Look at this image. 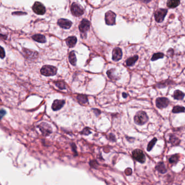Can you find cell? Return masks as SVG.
I'll return each instance as SVG.
<instances>
[{
    "instance_id": "1",
    "label": "cell",
    "mask_w": 185,
    "mask_h": 185,
    "mask_svg": "<svg viewBox=\"0 0 185 185\" xmlns=\"http://www.w3.org/2000/svg\"><path fill=\"white\" fill-rule=\"evenodd\" d=\"M134 120L136 125H143L148 121L149 117L146 112L143 111H139L135 115Z\"/></svg>"
},
{
    "instance_id": "2",
    "label": "cell",
    "mask_w": 185,
    "mask_h": 185,
    "mask_svg": "<svg viewBox=\"0 0 185 185\" xmlns=\"http://www.w3.org/2000/svg\"><path fill=\"white\" fill-rule=\"evenodd\" d=\"M40 72L43 76L46 77L55 76L57 73V68L50 65H45L42 68Z\"/></svg>"
},
{
    "instance_id": "3",
    "label": "cell",
    "mask_w": 185,
    "mask_h": 185,
    "mask_svg": "<svg viewBox=\"0 0 185 185\" xmlns=\"http://www.w3.org/2000/svg\"><path fill=\"white\" fill-rule=\"evenodd\" d=\"M132 156L134 160L141 163H144L146 161V156L143 151L139 149H136L132 151Z\"/></svg>"
},
{
    "instance_id": "4",
    "label": "cell",
    "mask_w": 185,
    "mask_h": 185,
    "mask_svg": "<svg viewBox=\"0 0 185 185\" xmlns=\"http://www.w3.org/2000/svg\"><path fill=\"white\" fill-rule=\"evenodd\" d=\"M90 23L87 19H83L79 26V29L80 32L82 33V37L85 36L86 38L87 37V31L90 30Z\"/></svg>"
},
{
    "instance_id": "5",
    "label": "cell",
    "mask_w": 185,
    "mask_h": 185,
    "mask_svg": "<svg viewBox=\"0 0 185 185\" xmlns=\"http://www.w3.org/2000/svg\"><path fill=\"white\" fill-rule=\"evenodd\" d=\"M116 15L113 11H108L106 12L105 16V20L106 24L110 26H113L116 23Z\"/></svg>"
},
{
    "instance_id": "6",
    "label": "cell",
    "mask_w": 185,
    "mask_h": 185,
    "mask_svg": "<svg viewBox=\"0 0 185 185\" xmlns=\"http://www.w3.org/2000/svg\"><path fill=\"white\" fill-rule=\"evenodd\" d=\"M71 11L72 14L77 17L80 16L81 15H83L84 13L83 8L77 3L72 4L71 8Z\"/></svg>"
},
{
    "instance_id": "7",
    "label": "cell",
    "mask_w": 185,
    "mask_h": 185,
    "mask_svg": "<svg viewBox=\"0 0 185 185\" xmlns=\"http://www.w3.org/2000/svg\"><path fill=\"white\" fill-rule=\"evenodd\" d=\"M170 101L166 97H159L156 99V106L159 109H164L170 104Z\"/></svg>"
},
{
    "instance_id": "8",
    "label": "cell",
    "mask_w": 185,
    "mask_h": 185,
    "mask_svg": "<svg viewBox=\"0 0 185 185\" xmlns=\"http://www.w3.org/2000/svg\"><path fill=\"white\" fill-rule=\"evenodd\" d=\"M168 11L166 9H159L155 12V19L156 22L161 23L165 19Z\"/></svg>"
},
{
    "instance_id": "9",
    "label": "cell",
    "mask_w": 185,
    "mask_h": 185,
    "mask_svg": "<svg viewBox=\"0 0 185 185\" xmlns=\"http://www.w3.org/2000/svg\"><path fill=\"white\" fill-rule=\"evenodd\" d=\"M32 8L34 13H35L38 15H43L45 13V7L40 2H35Z\"/></svg>"
},
{
    "instance_id": "10",
    "label": "cell",
    "mask_w": 185,
    "mask_h": 185,
    "mask_svg": "<svg viewBox=\"0 0 185 185\" xmlns=\"http://www.w3.org/2000/svg\"><path fill=\"white\" fill-rule=\"evenodd\" d=\"M39 128L42 133V135L45 136H48L52 132L51 126L46 123H41L39 125Z\"/></svg>"
},
{
    "instance_id": "11",
    "label": "cell",
    "mask_w": 185,
    "mask_h": 185,
    "mask_svg": "<svg viewBox=\"0 0 185 185\" xmlns=\"http://www.w3.org/2000/svg\"><path fill=\"white\" fill-rule=\"evenodd\" d=\"M65 104V101L63 99H56L53 102L52 105V109L53 111H56L60 110Z\"/></svg>"
},
{
    "instance_id": "12",
    "label": "cell",
    "mask_w": 185,
    "mask_h": 185,
    "mask_svg": "<svg viewBox=\"0 0 185 185\" xmlns=\"http://www.w3.org/2000/svg\"><path fill=\"white\" fill-rule=\"evenodd\" d=\"M23 52L26 58L28 59H35L38 57V54L37 52H34L32 50L27 49H23Z\"/></svg>"
},
{
    "instance_id": "13",
    "label": "cell",
    "mask_w": 185,
    "mask_h": 185,
    "mask_svg": "<svg viewBox=\"0 0 185 185\" xmlns=\"http://www.w3.org/2000/svg\"><path fill=\"white\" fill-rule=\"evenodd\" d=\"M58 24L64 29H69L72 26V23L71 21L67 19H60L58 20Z\"/></svg>"
},
{
    "instance_id": "14",
    "label": "cell",
    "mask_w": 185,
    "mask_h": 185,
    "mask_svg": "<svg viewBox=\"0 0 185 185\" xmlns=\"http://www.w3.org/2000/svg\"><path fill=\"white\" fill-rule=\"evenodd\" d=\"M122 51L120 48H115L113 51V60L115 61L120 60L122 58Z\"/></svg>"
},
{
    "instance_id": "15",
    "label": "cell",
    "mask_w": 185,
    "mask_h": 185,
    "mask_svg": "<svg viewBox=\"0 0 185 185\" xmlns=\"http://www.w3.org/2000/svg\"><path fill=\"white\" fill-rule=\"evenodd\" d=\"M115 71L116 70L115 68L110 69L106 72V74L108 76L110 79L113 81H116L117 80L120 79V77L115 75Z\"/></svg>"
},
{
    "instance_id": "16",
    "label": "cell",
    "mask_w": 185,
    "mask_h": 185,
    "mask_svg": "<svg viewBox=\"0 0 185 185\" xmlns=\"http://www.w3.org/2000/svg\"><path fill=\"white\" fill-rule=\"evenodd\" d=\"M155 169L161 174H165L167 172V169L163 162H160L155 167Z\"/></svg>"
},
{
    "instance_id": "17",
    "label": "cell",
    "mask_w": 185,
    "mask_h": 185,
    "mask_svg": "<svg viewBox=\"0 0 185 185\" xmlns=\"http://www.w3.org/2000/svg\"><path fill=\"white\" fill-rule=\"evenodd\" d=\"M77 42V38L74 36L70 37L66 39V44L70 48L73 47L75 46L76 45Z\"/></svg>"
},
{
    "instance_id": "18",
    "label": "cell",
    "mask_w": 185,
    "mask_h": 185,
    "mask_svg": "<svg viewBox=\"0 0 185 185\" xmlns=\"http://www.w3.org/2000/svg\"><path fill=\"white\" fill-rule=\"evenodd\" d=\"M77 99L80 104H85L89 102L87 96L85 94H78L77 96Z\"/></svg>"
},
{
    "instance_id": "19",
    "label": "cell",
    "mask_w": 185,
    "mask_h": 185,
    "mask_svg": "<svg viewBox=\"0 0 185 185\" xmlns=\"http://www.w3.org/2000/svg\"><path fill=\"white\" fill-rule=\"evenodd\" d=\"M33 39L35 42H40V43H45L46 42L45 37L41 34H35L32 37Z\"/></svg>"
},
{
    "instance_id": "20",
    "label": "cell",
    "mask_w": 185,
    "mask_h": 185,
    "mask_svg": "<svg viewBox=\"0 0 185 185\" xmlns=\"http://www.w3.org/2000/svg\"><path fill=\"white\" fill-rule=\"evenodd\" d=\"M181 141L177 137L174 135H171L170 138V142L173 146H177L179 145Z\"/></svg>"
},
{
    "instance_id": "21",
    "label": "cell",
    "mask_w": 185,
    "mask_h": 185,
    "mask_svg": "<svg viewBox=\"0 0 185 185\" xmlns=\"http://www.w3.org/2000/svg\"><path fill=\"white\" fill-rule=\"evenodd\" d=\"M173 97L175 99L182 100L185 97V94L182 91L179 90H177L174 91Z\"/></svg>"
},
{
    "instance_id": "22",
    "label": "cell",
    "mask_w": 185,
    "mask_h": 185,
    "mask_svg": "<svg viewBox=\"0 0 185 185\" xmlns=\"http://www.w3.org/2000/svg\"><path fill=\"white\" fill-rule=\"evenodd\" d=\"M180 4V0H168L167 5L170 8H175L178 7Z\"/></svg>"
},
{
    "instance_id": "23",
    "label": "cell",
    "mask_w": 185,
    "mask_h": 185,
    "mask_svg": "<svg viewBox=\"0 0 185 185\" xmlns=\"http://www.w3.org/2000/svg\"><path fill=\"white\" fill-rule=\"evenodd\" d=\"M139 59L138 56L135 55L134 57H131L130 58L128 59L126 61V64L128 66H132L134 65L135 64L137 60Z\"/></svg>"
},
{
    "instance_id": "24",
    "label": "cell",
    "mask_w": 185,
    "mask_h": 185,
    "mask_svg": "<svg viewBox=\"0 0 185 185\" xmlns=\"http://www.w3.org/2000/svg\"><path fill=\"white\" fill-rule=\"evenodd\" d=\"M68 59L69 61L71 63V64L73 66H76V63H77V58H76V54L75 53L74 51L71 52L69 54L68 56Z\"/></svg>"
},
{
    "instance_id": "25",
    "label": "cell",
    "mask_w": 185,
    "mask_h": 185,
    "mask_svg": "<svg viewBox=\"0 0 185 185\" xmlns=\"http://www.w3.org/2000/svg\"><path fill=\"white\" fill-rule=\"evenodd\" d=\"M172 80H164V81H162L160 83L157 84L156 86V87H158L159 89H162V88L167 87V86H168L169 84H172Z\"/></svg>"
},
{
    "instance_id": "26",
    "label": "cell",
    "mask_w": 185,
    "mask_h": 185,
    "mask_svg": "<svg viewBox=\"0 0 185 185\" xmlns=\"http://www.w3.org/2000/svg\"><path fill=\"white\" fill-rule=\"evenodd\" d=\"M185 112V108L181 106H175L172 110V113H181Z\"/></svg>"
},
{
    "instance_id": "27",
    "label": "cell",
    "mask_w": 185,
    "mask_h": 185,
    "mask_svg": "<svg viewBox=\"0 0 185 185\" xmlns=\"http://www.w3.org/2000/svg\"><path fill=\"white\" fill-rule=\"evenodd\" d=\"M179 160V154H174L172 155L169 159V162L172 165H175L178 162Z\"/></svg>"
},
{
    "instance_id": "28",
    "label": "cell",
    "mask_w": 185,
    "mask_h": 185,
    "mask_svg": "<svg viewBox=\"0 0 185 185\" xmlns=\"http://www.w3.org/2000/svg\"><path fill=\"white\" fill-rule=\"evenodd\" d=\"M157 141H158V139L154 137L153 140H151L149 142V143L148 144L147 148V150L148 151H151L152 149L154 147V146H155Z\"/></svg>"
},
{
    "instance_id": "29",
    "label": "cell",
    "mask_w": 185,
    "mask_h": 185,
    "mask_svg": "<svg viewBox=\"0 0 185 185\" xmlns=\"http://www.w3.org/2000/svg\"><path fill=\"white\" fill-rule=\"evenodd\" d=\"M164 57V54L162 53H157L154 54L151 58V61H155L159 59H162Z\"/></svg>"
},
{
    "instance_id": "30",
    "label": "cell",
    "mask_w": 185,
    "mask_h": 185,
    "mask_svg": "<svg viewBox=\"0 0 185 185\" xmlns=\"http://www.w3.org/2000/svg\"><path fill=\"white\" fill-rule=\"evenodd\" d=\"M56 85L57 87H58L60 90H64L66 89V84L63 81H58L56 82Z\"/></svg>"
},
{
    "instance_id": "31",
    "label": "cell",
    "mask_w": 185,
    "mask_h": 185,
    "mask_svg": "<svg viewBox=\"0 0 185 185\" xmlns=\"http://www.w3.org/2000/svg\"><path fill=\"white\" fill-rule=\"evenodd\" d=\"M91 133L92 132L90 131V128H89V127L85 128L83 129V130L81 132H80V134L83 135H85V136H87V135L91 134Z\"/></svg>"
},
{
    "instance_id": "32",
    "label": "cell",
    "mask_w": 185,
    "mask_h": 185,
    "mask_svg": "<svg viewBox=\"0 0 185 185\" xmlns=\"http://www.w3.org/2000/svg\"><path fill=\"white\" fill-rule=\"evenodd\" d=\"M90 165L91 167L95 169H97L98 166H99L98 162L96 160H92L90 162Z\"/></svg>"
},
{
    "instance_id": "33",
    "label": "cell",
    "mask_w": 185,
    "mask_h": 185,
    "mask_svg": "<svg viewBox=\"0 0 185 185\" xmlns=\"http://www.w3.org/2000/svg\"><path fill=\"white\" fill-rule=\"evenodd\" d=\"M71 148H72V151H73V153H74V156H78V153H77V147H76V145L75 143H72L71 144Z\"/></svg>"
},
{
    "instance_id": "34",
    "label": "cell",
    "mask_w": 185,
    "mask_h": 185,
    "mask_svg": "<svg viewBox=\"0 0 185 185\" xmlns=\"http://www.w3.org/2000/svg\"><path fill=\"white\" fill-rule=\"evenodd\" d=\"M108 139H109V140L110 141L113 142H115L116 141V137H115V136L113 135V134H112V133H110V134L109 137H108Z\"/></svg>"
},
{
    "instance_id": "35",
    "label": "cell",
    "mask_w": 185,
    "mask_h": 185,
    "mask_svg": "<svg viewBox=\"0 0 185 185\" xmlns=\"http://www.w3.org/2000/svg\"><path fill=\"white\" fill-rule=\"evenodd\" d=\"M92 111H93V113L95 114V115L98 117V116H99L101 114V111L100 110L98 109H92Z\"/></svg>"
},
{
    "instance_id": "36",
    "label": "cell",
    "mask_w": 185,
    "mask_h": 185,
    "mask_svg": "<svg viewBox=\"0 0 185 185\" xmlns=\"http://www.w3.org/2000/svg\"><path fill=\"white\" fill-rule=\"evenodd\" d=\"M5 57V52L4 51V49L1 47L0 46V58L3 59Z\"/></svg>"
},
{
    "instance_id": "37",
    "label": "cell",
    "mask_w": 185,
    "mask_h": 185,
    "mask_svg": "<svg viewBox=\"0 0 185 185\" xmlns=\"http://www.w3.org/2000/svg\"><path fill=\"white\" fill-rule=\"evenodd\" d=\"M125 173L126 175H130L131 174H132V170L131 168H127L125 170Z\"/></svg>"
},
{
    "instance_id": "38",
    "label": "cell",
    "mask_w": 185,
    "mask_h": 185,
    "mask_svg": "<svg viewBox=\"0 0 185 185\" xmlns=\"http://www.w3.org/2000/svg\"><path fill=\"white\" fill-rule=\"evenodd\" d=\"M126 139L128 140V142H131V143L134 142V140H135V138H133V137H127V136H126Z\"/></svg>"
},
{
    "instance_id": "39",
    "label": "cell",
    "mask_w": 185,
    "mask_h": 185,
    "mask_svg": "<svg viewBox=\"0 0 185 185\" xmlns=\"http://www.w3.org/2000/svg\"><path fill=\"white\" fill-rule=\"evenodd\" d=\"M6 112L4 110H0V119H1L2 117H4V115L6 114Z\"/></svg>"
},
{
    "instance_id": "40",
    "label": "cell",
    "mask_w": 185,
    "mask_h": 185,
    "mask_svg": "<svg viewBox=\"0 0 185 185\" xmlns=\"http://www.w3.org/2000/svg\"><path fill=\"white\" fill-rule=\"evenodd\" d=\"M26 13H23V12H14V13H13V15H26Z\"/></svg>"
},
{
    "instance_id": "41",
    "label": "cell",
    "mask_w": 185,
    "mask_h": 185,
    "mask_svg": "<svg viewBox=\"0 0 185 185\" xmlns=\"http://www.w3.org/2000/svg\"><path fill=\"white\" fill-rule=\"evenodd\" d=\"M0 38L2 39H4V40H6V39L7 38V35H6L0 34Z\"/></svg>"
},
{
    "instance_id": "42",
    "label": "cell",
    "mask_w": 185,
    "mask_h": 185,
    "mask_svg": "<svg viewBox=\"0 0 185 185\" xmlns=\"http://www.w3.org/2000/svg\"><path fill=\"white\" fill-rule=\"evenodd\" d=\"M128 96V94H127V93H125V92H123V93H122V97H123V98H127Z\"/></svg>"
},
{
    "instance_id": "43",
    "label": "cell",
    "mask_w": 185,
    "mask_h": 185,
    "mask_svg": "<svg viewBox=\"0 0 185 185\" xmlns=\"http://www.w3.org/2000/svg\"><path fill=\"white\" fill-rule=\"evenodd\" d=\"M151 0H142V1L144 2V3H146L147 4L148 2H149L150 1H151Z\"/></svg>"
}]
</instances>
